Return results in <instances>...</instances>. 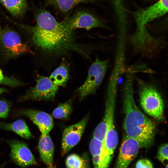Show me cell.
I'll return each mask as SVG.
<instances>
[{
    "mask_svg": "<svg viewBox=\"0 0 168 168\" xmlns=\"http://www.w3.org/2000/svg\"><path fill=\"white\" fill-rule=\"evenodd\" d=\"M82 164L80 168H90V160L88 155L87 152L84 153L82 157Z\"/></svg>",
    "mask_w": 168,
    "mask_h": 168,
    "instance_id": "obj_27",
    "label": "cell"
},
{
    "mask_svg": "<svg viewBox=\"0 0 168 168\" xmlns=\"http://www.w3.org/2000/svg\"><path fill=\"white\" fill-rule=\"evenodd\" d=\"M141 148L136 140L126 134L120 146L114 168H128Z\"/></svg>",
    "mask_w": 168,
    "mask_h": 168,
    "instance_id": "obj_10",
    "label": "cell"
},
{
    "mask_svg": "<svg viewBox=\"0 0 168 168\" xmlns=\"http://www.w3.org/2000/svg\"><path fill=\"white\" fill-rule=\"evenodd\" d=\"M0 2L13 16H22L27 8L26 0H0Z\"/></svg>",
    "mask_w": 168,
    "mask_h": 168,
    "instance_id": "obj_16",
    "label": "cell"
},
{
    "mask_svg": "<svg viewBox=\"0 0 168 168\" xmlns=\"http://www.w3.org/2000/svg\"><path fill=\"white\" fill-rule=\"evenodd\" d=\"M136 168H153L152 163L146 159L138 160L136 164Z\"/></svg>",
    "mask_w": 168,
    "mask_h": 168,
    "instance_id": "obj_26",
    "label": "cell"
},
{
    "mask_svg": "<svg viewBox=\"0 0 168 168\" xmlns=\"http://www.w3.org/2000/svg\"><path fill=\"white\" fill-rule=\"evenodd\" d=\"M116 87L109 86L105 115L102 120L96 127L97 130L103 132H106L108 128L115 127L114 118Z\"/></svg>",
    "mask_w": 168,
    "mask_h": 168,
    "instance_id": "obj_13",
    "label": "cell"
},
{
    "mask_svg": "<svg viewBox=\"0 0 168 168\" xmlns=\"http://www.w3.org/2000/svg\"><path fill=\"white\" fill-rule=\"evenodd\" d=\"M114 4L117 16L120 29H126L127 17L123 0H111Z\"/></svg>",
    "mask_w": 168,
    "mask_h": 168,
    "instance_id": "obj_19",
    "label": "cell"
},
{
    "mask_svg": "<svg viewBox=\"0 0 168 168\" xmlns=\"http://www.w3.org/2000/svg\"><path fill=\"white\" fill-rule=\"evenodd\" d=\"M10 105L6 101L0 100V118H6L8 116Z\"/></svg>",
    "mask_w": 168,
    "mask_h": 168,
    "instance_id": "obj_25",
    "label": "cell"
},
{
    "mask_svg": "<svg viewBox=\"0 0 168 168\" xmlns=\"http://www.w3.org/2000/svg\"><path fill=\"white\" fill-rule=\"evenodd\" d=\"M58 87L54 84L49 77L41 76L36 80L35 85L28 90L19 100H49L55 96Z\"/></svg>",
    "mask_w": 168,
    "mask_h": 168,
    "instance_id": "obj_7",
    "label": "cell"
},
{
    "mask_svg": "<svg viewBox=\"0 0 168 168\" xmlns=\"http://www.w3.org/2000/svg\"><path fill=\"white\" fill-rule=\"evenodd\" d=\"M103 144V141L93 137L89 145V150L92 156L100 154Z\"/></svg>",
    "mask_w": 168,
    "mask_h": 168,
    "instance_id": "obj_23",
    "label": "cell"
},
{
    "mask_svg": "<svg viewBox=\"0 0 168 168\" xmlns=\"http://www.w3.org/2000/svg\"><path fill=\"white\" fill-rule=\"evenodd\" d=\"M63 21L72 30L77 28L89 30L96 27L108 28L107 25L99 18L83 11L77 12Z\"/></svg>",
    "mask_w": 168,
    "mask_h": 168,
    "instance_id": "obj_9",
    "label": "cell"
},
{
    "mask_svg": "<svg viewBox=\"0 0 168 168\" xmlns=\"http://www.w3.org/2000/svg\"><path fill=\"white\" fill-rule=\"evenodd\" d=\"M168 10V0H157L152 4L134 12L137 30L145 29L147 25L166 15Z\"/></svg>",
    "mask_w": 168,
    "mask_h": 168,
    "instance_id": "obj_6",
    "label": "cell"
},
{
    "mask_svg": "<svg viewBox=\"0 0 168 168\" xmlns=\"http://www.w3.org/2000/svg\"><path fill=\"white\" fill-rule=\"evenodd\" d=\"M134 72L128 70L123 86L124 127L126 135L136 140L141 148L152 144L156 130L155 123L144 115L136 105L133 88Z\"/></svg>",
    "mask_w": 168,
    "mask_h": 168,
    "instance_id": "obj_2",
    "label": "cell"
},
{
    "mask_svg": "<svg viewBox=\"0 0 168 168\" xmlns=\"http://www.w3.org/2000/svg\"><path fill=\"white\" fill-rule=\"evenodd\" d=\"M72 110L71 102L68 101L59 104L53 110L52 115L57 119L66 118L70 114Z\"/></svg>",
    "mask_w": 168,
    "mask_h": 168,
    "instance_id": "obj_20",
    "label": "cell"
},
{
    "mask_svg": "<svg viewBox=\"0 0 168 168\" xmlns=\"http://www.w3.org/2000/svg\"><path fill=\"white\" fill-rule=\"evenodd\" d=\"M38 149L42 161L47 165L53 166L54 147L49 134L41 136Z\"/></svg>",
    "mask_w": 168,
    "mask_h": 168,
    "instance_id": "obj_14",
    "label": "cell"
},
{
    "mask_svg": "<svg viewBox=\"0 0 168 168\" xmlns=\"http://www.w3.org/2000/svg\"><path fill=\"white\" fill-rule=\"evenodd\" d=\"M168 144L161 145L159 148L157 154L158 160L163 164L165 161L168 160Z\"/></svg>",
    "mask_w": 168,
    "mask_h": 168,
    "instance_id": "obj_24",
    "label": "cell"
},
{
    "mask_svg": "<svg viewBox=\"0 0 168 168\" xmlns=\"http://www.w3.org/2000/svg\"><path fill=\"white\" fill-rule=\"evenodd\" d=\"M7 91L6 89L0 87V95L3 92H7Z\"/></svg>",
    "mask_w": 168,
    "mask_h": 168,
    "instance_id": "obj_28",
    "label": "cell"
},
{
    "mask_svg": "<svg viewBox=\"0 0 168 168\" xmlns=\"http://www.w3.org/2000/svg\"><path fill=\"white\" fill-rule=\"evenodd\" d=\"M47 168H54L53 166H49V167H48Z\"/></svg>",
    "mask_w": 168,
    "mask_h": 168,
    "instance_id": "obj_30",
    "label": "cell"
},
{
    "mask_svg": "<svg viewBox=\"0 0 168 168\" xmlns=\"http://www.w3.org/2000/svg\"><path fill=\"white\" fill-rule=\"evenodd\" d=\"M19 115L29 118L40 130L41 135L49 134L54 127L53 119L49 114L44 112L33 109L21 110L18 112Z\"/></svg>",
    "mask_w": 168,
    "mask_h": 168,
    "instance_id": "obj_12",
    "label": "cell"
},
{
    "mask_svg": "<svg viewBox=\"0 0 168 168\" xmlns=\"http://www.w3.org/2000/svg\"><path fill=\"white\" fill-rule=\"evenodd\" d=\"M109 60L96 58L91 64L85 81L77 90L80 100L94 93L101 84L105 75Z\"/></svg>",
    "mask_w": 168,
    "mask_h": 168,
    "instance_id": "obj_4",
    "label": "cell"
},
{
    "mask_svg": "<svg viewBox=\"0 0 168 168\" xmlns=\"http://www.w3.org/2000/svg\"><path fill=\"white\" fill-rule=\"evenodd\" d=\"M0 41L6 57L12 58L25 53L34 54L29 46L24 43L18 34L7 27L0 25Z\"/></svg>",
    "mask_w": 168,
    "mask_h": 168,
    "instance_id": "obj_5",
    "label": "cell"
},
{
    "mask_svg": "<svg viewBox=\"0 0 168 168\" xmlns=\"http://www.w3.org/2000/svg\"><path fill=\"white\" fill-rule=\"evenodd\" d=\"M165 168H168V164H167L166 166V167Z\"/></svg>",
    "mask_w": 168,
    "mask_h": 168,
    "instance_id": "obj_29",
    "label": "cell"
},
{
    "mask_svg": "<svg viewBox=\"0 0 168 168\" xmlns=\"http://www.w3.org/2000/svg\"><path fill=\"white\" fill-rule=\"evenodd\" d=\"M89 117L85 116L77 123L66 128L62 140V155L67 153L79 142L87 125Z\"/></svg>",
    "mask_w": 168,
    "mask_h": 168,
    "instance_id": "obj_8",
    "label": "cell"
},
{
    "mask_svg": "<svg viewBox=\"0 0 168 168\" xmlns=\"http://www.w3.org/2000/svg\"><path fill=\"white\" fill-rule=\"evenodd\" d=\"M92 0H46L63 12H66L77 4L91 2Z\"/></svg>",
    "mask_w": 168,
    "mask_h": 168,
    "instance_id": "obj_18",
    "label": "cell"
},
{
    "mask_svg": "<svg viewBox=\"0 0 168 168\" xmlns=\"http://www.w3.org/2000/svg\"><path fill=\"white\" fill-rule=\"evenodd\" d=\"M34 26L18 24L31 35L34 46L49 54H63L71 51L83 53L75 40L73 30L63 21L59 22L49 12L39 10Z\"/></svg>",
    "mask_w": 168,
    "mask_h": 168,
    "instance_id": "obj_1",
    "label": "cell"
},
{
    "mask_svg": "<svg viewBox=\"0 0 168 168\" xmlns=\"http://www.w3.org/2000/svg\"><path fill=\"white\" fill-rule=\"evenodd\" d=\"M65 163L67 168H80L82 164V160L78 155L72 154L67 157Z\"/></svg>",
    "mask_w": 168,
    "mask_h": 168,
    "instance_id": "obj_22",
    "label": "cell"
},
{
    "mask_svg": "<svg viewBox=\"0 0 168 168\" xmlns=\"http://www.w3.org/2000/svg\"><path fill=\"white\" fill-rule=\"evenodd\" d=\"M0 84L6 85L11 87H15L24 85V83L13 77L5 75L0 69Z\"/></svg>",
    "mask_w": 168,
    "mask_h": 168,
    "instance_id": "obj_21",
    "label": "cell"
},
{
    "mask_svg": "<svg viewBox=\"0 0 168 168\" xmlns=\"http://www.w3.org/2000/svg\"><path fill=\"white\" fill-rule=\"evenodd\" d=\"M9 145L11 157L17 165L26 167L36 164L34 156L25 142L15 140L9 141Z\"/></svg>",
    "mask_w": 168,
    "mask_h": 168,
    "instance_id": "obj_11",
    "label": "cell"
},
{
    "mask_svg": "<svg viewBox=\"0 0 168 168\" xmlns=\"http://www.w3.org/2000/svg\"><path fill=\"white\" fill-rule=\"evenodd\" d=\"M0 128L12 131L24 138L29 139L33 137L26 124L22 119H18L11 123L0 121Z\"/></svg>",
    "mask_w": 168,
    "mask_h": 168,
    "instance_id": "obj_15",
    "label": "cell"
},
{
    "mask_svg": "<svg viewBox=\"0 0 168 168\" xmlns=\"http://www.w3.org/2000/svg\"><path fill=\"white\" fill-rule=\"evenodd\" d=\"M135 79L138 85L140 105L144 111L158 120L163 119L164 104L159 92L152 85L138 77Z\"/></svg>",
    "mask_w": 168,
    "mask_h": 168,
    "instance_id": "obj_3",
    "label": "cell"
},
{
    "mask_svg": "<svg viewBox=\"0 0 168 168\" xmlns=\"http://www.w3.org/2000/svg\"><path fill=\"white\" fill-rule=\"evenodd\" d=\"M69 72L68 68L63 65L56 68L49 77L55 85L59 86H65L68 79Z\"/></svg>",
    "mask_w": 168,
    "mask_h": 168,
    "instance_id": "obj_17",
    "label": "cell"
}]
</instances>
